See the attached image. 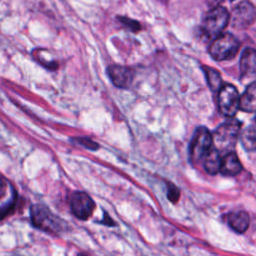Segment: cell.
Here are the masks:
<instances>
[{"label":"cell","instance_id":"6da1fadb","mask_svg":"<svg viewBox=\"0 0 256 256\" xmlns=\"http://www.w3.org/2000/svg\"><path fill=\"white\" fill-rule=\"evenodd\" d=\"M241 123L237 120H228L216 128L213 137L214 147L220 152H230L236 146L240 135Z\"/></svg>","mask_w":256,"mask_h":256},{"label":"cell","instance_id":"7a4b0ae2","mask_svg":"<svg viewBox=\"0 0 256 256\" xmlns=\"http://www.w3.org/2000/svg\"><path fill=\"white\" fill-rule=\"evenodd\" d=\"M239 41L230 33H221L213 39L208 52L216 61L230 60L239 51Z\"/></svg>","mask_w":256,"mask_h":256},{"label":"cell","instance_id":"3957f363","mask_svg":"<svg viewBox=\"0 0 256 256\" xmlns=\"http://www.w3.org/2000/svg\"><path fill=\"white\" fill-rule=\"evenodd\" d=\"M32 223L35 227L49 233H57L65 228V222L54 215L46 206L36 204L30 209Z\"/></svg>","mask_w":256,"mask_h":256},{"label":"cell","instance_id":"277c9868","mask_svg":"<svg viewBox=\"0 0 256 256\" xmlns=\"http://www.w3.org/2000/svg\"><path fill=\"white\" fill-rule=\"evenodd\" d=\"M230 21V14L225 7L215 6L208 12L203 23L202 32L210 40H213L222 33Z\"/></svg>","mask_w":256,"mask_h":256},{"label":"cell","instance_id":"5b68a950","mask_svg":"<svg viewBox=\"0 0 256 256\" xmlns=\"http://www.w3.org/2000/svg\"><path fill=\"white\" fill-rule=\"evenodd\" d=\"M213 137L205 127H198L192 136L189 146V156L193 163H198L204 159L207 152L211 149Z\"/></svg>","mask_w":256,"mask_h":256},{"label":"cell","instance_id":"8992f818","mask_svg":"<svg viewBox=\"0 0 256 256\" xmlns=\"http://www.w3.org/2000/svg\"><path fill=\"white\" fill-rule=\"evenodd\" d=\"M240 95L232 84H223L218 90L217 103L219 112L226 117H233L239 109Z\"/></svg>","mask_w":256,"mask_h":256},{"label":"cell","instance_id":"52a82bcc","mask_svg":"<svg viewBox=\"0 0 256 256\" xmlns=\"http://www.w3.org/2000/svg\"><path fill=\"white\" fill-rule=\"evenodd\" d=\"M256 20V8L247 1H241L233 9L230 15L231 25L235 29H245L251 26Z\"/></svg>","mask_w":256,"mask_h":256},{"label":"cell","instance_id":"ba28073f","mask_svg":"<svg viewBox=\"0 0 256 256\" xmlns=\"http://www.w3.org/2000/svg\"><path fill=\"white\" fill-rule=\"evenodd\" d=\"M70 209L75 217L86 220L91 216L94 210V202L88 194L75 192L70 199Z\"/></svg>","mask_w":256,"mask_h":256},{"label":"cell","instance_id":"9c48e42d","mask_svg":"<svg viewBox=\"0 0 256 256\" xmlns=\"http://www.w3.org/2000/svg\"><path fill=\"white\" fill-rule=\"evenodd\" d=\"M112 83L118 88H128L133 80V73L128 67L110 65L107 69Z\"/></svg>","mask_w":256,"mask_h":256},{"label":"cell","instance_id":"30bf717a","mask_svg":"<svg viewBox=\"0 0 256 256\" xmlns=\"http://www.w3.org/2000/svg\"><path fill=\"white\" fill-rule=\"evenodd\" d=\"M240 72L242 79H253L256 77V50L246 48L240 58Z\"/></svg>","mask_w":256,"mask_h":256},{"label":"cell","instance_id":"8fae6325","mask_svg":"<svg viewBox=\"0 0 256 256\" xmlns=\"http://www.w3.org/2000/svg\"><path fill=\"white\" fill-rule=\"evenodd\" d=\"M242 170V164L233 151L227 152L221 160L220 172L225 176H235Z\"/></svg>","mask_w":256,"mask_h":256},{"label":"cell","instance_id":"7c38bea8","mask_svg":"<svg viewBox=\"0 0 256 256\" xmlns=\"http://www.w3.org/2000/svg\"><path fill=\"white\" fill-rule=\"evenodd\" d=\"M239 109L243 112H256V80L251 82L240 96Z\"/></svg>","mask_w":256,"mask_h":256},{"label":"cell","instance_id":"4fadbf2b","mask_svg":"<svg viewBox=\"0 0 256 256\" xmlns=\"http://www.w3.org/2000/svg\"><path fill=\"white\" fill-rule=\"evenodd\" d=\"M227 222L237 233H244L249 226L250 217L245 211H236L227 215Z\"/></svg>","mask_w":256,"mask_h":256},{"label":"cell","instance_id":"5bb4252c","mask_svg":"<svg viewBox=\"0 0 256 256\" xmlns=\"http://www.w3.org/2000/svg\"><path fill=\"white\" fill-rule=\"evenodd\" d=\"M220 153L221 152L219 150L213 147L207 152V154L203 159L204 168L211 175H215L218 172H220V166H221V160H222Z\"/></svg>","mask_w":256,"mask_h":256},{"label":"cell","instance_id":"9a60e30c","mask_svg":"<svg viewBox=\"0 0 256 256\" xmlns=\"http://www.w3.org/2000/svg\"><path fill=\"white\" fill-rule=\"evenodd\" d=\"M240 142L248 152L256 151V126L250 125L240 132Z\"/></svg>","mask_w":256,"mask_h":256},{"label":"cell","instance_id":"2e32d148","mask_svg":"<svg viewBox=\"0 0 256 256\" xmlns=\"http://www.w3.org/2000/svg\"><path fill=\"white\" fill-rule=\"evenodd\" d=\"M203 69H204V73H205V76L207 79V84H208L209 88L213 92H218L220 87L223 85L220 73L217 70H215L211 67H207V66H204Z\"/></svg>","mask_w":256,"mask_h":256},{"label":"cell","instance_id":"e0dca14e","mask_svg":"<svg viewBox=\"0 0 256 256\" xmlns=\"http://www.w3.org/2000/svg\"><path fill=\"white\" fill-rule=\"evenodd\" d=\"M118 21L127 29H129L132 32H138L141 30V25L138 21L128 18L126 16H117Z\"/></svg>","mask_w":256,"mask_h":256},{"label":"cell","instance_id":"ac0fdd59","mask_svg":"<svg viewBox=\"0 0 256 256\" xmlns=\"http://www.w3.org/2000/svg\"><path fill=\"white\" fill-rule=\"evenodd\" d=\"M179 196H180L179 189H178L176 186H174V185H172V184H169V185H168V193H167L168 199H169L171 202L175 203V202L178 201Z\"/></svg>","mask_w":256,"mask_h":256},{"label":"cell","instance_id":"d6986e66","mask_svg":"<svg viewBox=\"0 0 256 256\" xmlns=\"http://www.w3.org/2000/svg\"><path fill=\"white\" fill-rule=\"evenodd\" d=\"M77 141L79 142V144H81V145H83V146H85L86 148H88V149H91V150H96V149H98V145H97V143H95V142H93L92 140H90V139H88V138H79V139H77Z\"/></svg>","mask_w":256,"mask_h":256},{"label":"cell","instance_id":"ffe728a7","mask_svg":"<svg viewBox=\"0 0 256 256\" xmlns=\"http://www.w3.org/2000/svg\"><path fill=\"white\" fill-rule=\"evenodd\" d=\"M5 188H6V184L3 180V178L0 176V198H2V196L5 193Z\"/></svg>","mask_w":256,"mask_h":256},{"label":"cell","instance_id":"44dd1931","mask_svg":"<svg viewBox=\"0 0 256 256\" xmlns=\"http://www.w3.org/2000/svg\"><path fill=\"white\" fill-rule=\"evenodd\" d=\"M220 1H221V0H209V2H210L211 4H215V3L217 4V3H219Z\"/></svg>","mask_w":256,"mask_h":256},{"label":"cell","instance_id":"7402d4cb","mask_svg":"<svg viewBox=\"0 0 256 256\" xmlns=\"http://www.w3.org/2000/svg\"><path fill=\"white\" fill-rule=\"evenodd\" d=\"M160 1H167V0H160Z\"/></svg>","mask_w":256,"mask_h":256},{"label":"cell","instance_id":"603a6c76","mask_svg":"<svg viewBox=\"0 0 256 256\" xmlns=\"http://www.w3.org/2000/svg\"><path fill=\"white\" fill-rule=\"evenodd\" d=\"M231 1H232V0H231Z\"/></svg>","mask_w":256,"mask_h":256}]
</instances>
